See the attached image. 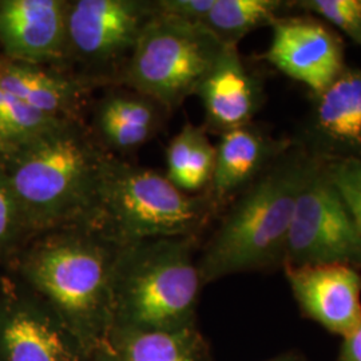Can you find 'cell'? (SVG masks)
I'll return each instance as SVG.
<instances>
[{"instance_id":"1","label":"cell","mask_w":361,"mask_h":361,"mask_svg":"<svg viewBox=\"0 0 361 361\" xmlns=\"http://www.w3.org/2000/svg\"><path fill=\"white\" fill-rule=\"evenodd\" d=\"M118 246L87 225L31 238L15 256L16 277L43 298L92 355L111 329V279Z\"/></svg>"},{"instance_id":"2","label":"cell","mask_w":361,"mask_h":361,"mask_svg":"<svg viewBox=\"0 0 361 361\" xmlns=\"http://www.w3.org/2000/svg\"><path fill=\"white\" fill-rule=\"evenodd\" d=\"M110 153L78 119H66L0 158L31 238L86 225Z\"/></svg>"},{"instance_id":"3","label":"cell","mask_w":361,"mask_h":361,"mask_svg":"<svg viewBox=\"0 0 361 361\" xmlns=\"http://www.w3.org/2000/svg\"><path fill=\"white\" fill-rule=\"evenodd\" d=\"M195 250V237L118 246L111 279V329L173 332L198 326L204 284Z\"/></svg>"},{"instance_id":"4","label":"cell","mask_w":361,"mask_h":361,"mask_svg":"<svg viewBox=\"0 0 361 361\" xmlns=\"http://www.w3.org/2000/svg\"><path fill=\"white\" fill-rule=\"evenodd\" d=\"M319 166L295 155L246 189L197 258L202 284L283 264L297 197Z\"/></svg>"},{"instance_id":"5","label":"cell","mask_w":361,"mask_h":361,"mask_svg":"<svg viewBox=\"0 0 361 361\" xmlns=\"http://www.w3.org/2000/svg\"><path fill=\"white\" fill-rule=\"evenodd\" d=\"M216 207L180 190L165 173L109 154L87 226L116 246L195 237Z\"/></svg>"},{"instance_id":"6","label":"cell","mask_w":361,"mask_h":361,"mask_svg":"<svg viewBox=\"0 0 361 361\" xmlns=\"http://www.w3.org/2000/svg\"><path fill=\"white\" fill-rule=\"evenodd\" d=\"M224 49L201 23L153 13L118 80L171 111L195 95Z\"/></svg>"},{"instance_id":"7","label":"cell","mask_w":361,"mask_h":361,"mask_svg":"<svg viewBox=\"0 0 361 361\" xmlns=\"http://www.w3.org/2000/svg\"><path fill=\"white\" fill-rule=\"evenodd\" d=\"M153 13L152 0H67L66 63L90 83L118 79Z\"/></svg>"},{"instance_id":"8","label":"cell","mask_w":361,"mask_h":361,"mask_svg":"<svg viewBox=\"0 0 361 361\" xmlns=\"http://www.w3.org/2000/svg\"><path fill=\"white\" fill-rule=\"evenodd\" d=\"M283 264L361 267V232L322 166L297 197Z\"/></svg>"},{"instance_id":"9","label":"cell","mask_w":361,"mask_h":361,"mask_svg":"<svg viewBox=\"0 0 361 361\" xmlns=\"http://www.w3.org/2000/svg\"><path fill=\"white\" fill-rule=\"evenodd\" d=\"M0 361H90V355L43 298L18 277H3Z\"/></svg>"},{"instance_id":"10","label":"cell","mask_w":361,"mask_h":361,"mask_svg":"<svg viewBox=\"0 0 361 361\" xmlns=\"http://www.w3.org/2000/svg\"><path fill=\"white\" fill-rule=\"evenodd\" d=\"M267 61L316 95L326 90L344 68L341 42L312 18H277L271 23Z\"/></svg>"},{"instance_id":"11","label":"cell","mask_w":361,"mask_h":361,"mask_svg":"<svg viewBox=\"0 0 361 361\" xmlns=\"http://www.w3.org/2000/svg\"><path fill=\"white\" fill-rule=\"evenodd\" d=\"M285 274L304 314L343 338L361 325V276L343 264L284 265Z\"/></svg>"},{"instance_id":"12","label":"cell","mask_w":361,"mask_h":361,"mask_svg":"<svg viewBox=\"0 0 361 361\" xmlns=\"http://www.w3.org/2000/svg\"><path fill=\"white\" fill-rule=\"evenodd\" d=\"M67 0H0V46L7 61L66 63Z\"/></svg>"},{"instance_id":"13","label":"cell","mask_w":361,"mask_h":361,"mask_svg":"<svg viewBox=\"0 0 361 361\" xmlns=\"http://www.w3.org/2000/svg\"><path fill=\"white\" fill-rule=\"evenodd\" d=\"M195 95L204 106L207 126L219 134L250 125L261 104L257 80L237 46H225Z\"/></svg>"},{"instance_id":"14","label":"cell","mask_w":361,"mask_h":361,"mask_svg":"<svg viewBox=\"0 0 361 361\" xmlns=\"http://www.w3.org/2000/svg\"><path fill=\"white\" fill-rule=\"evenodd\" d=\"M89 80L51 66L0 59V89L43 114L78 119Z\"/></svg>"},{"instance_id":"15","label":"cell","mask_w":361,"mask_h":361,"mask_svg":"<svg viewBox=\"0 0 361 361\" xmlns=\"http://www.w3.org/2000/svg\"><path fill=\"white\" fill-rule=\"evenodd\" d=\"M166 113L165 107L137 91H111L95 107L94 138L107 153L135 150L157 137Z\"/></svg>"},{"instance_id":"16","label":"cell","mask_w":361,"mask_h":361,"mask_svg":"<svg viewBox=\"0 0 361 361\" xmlns=\"http://www.w3.org/2000/svg\"><path fill=\"white\" fill-rule=\"evenodd\" d=\"M90 361H213L198 326L173 332L111 329Z\"/></svg>"},{"instance_id":"17","label":"cell","mask_w":361,"mask_h":361,"mask_svg":"<svg viewBox=\"0 0 361 361\" xmlns=\"http://www.w3.org/2000/svg\"><path fill=\"white\" fill-rule=\"evenodd\" d=\"M273 154V143L252 125L221 134L207 197L217 207L257 177Z\"/></svg>"},{"instance_id":"18","label":"cell","mask_w":361,"mask_h":361,"mask_svg":"<svg viewBox=\"0 0 361 361\" xmlns=\"http://www.w3.org/2000/svg\"><path fill=\"white\" fill-rule=\"evenodd\" d=\"M317 98L319 131L334 142L361 150V70H344Z\"/></svg>"},{"instance_id":"19","label":"cell","mask_w":361,"mask_h":361,"mask_svg":"<svg viewBox=\"0 0 361 361\" xmlns=\"http://www.w3.org/2000/svg\"><path fill=\"white\" fill-rule=\"evenodd\" d=\"M281 8L279 0H214L202 26L225 46H237L256 28L271 26Z\"/></svg>"},{"instance_id":"20","label":"cell","mask_w":361,"mask_h":361,"mask_svg":"<svg viewBox=\"0 0 361 361\" xmlns=\"http://www.w3.org/2000/svg\"><path fill=\"white\" fill-rule=\"evenodd\" d=\"M63 121L43 114L0 89V158L23 147Z\"/></svg>"},{"instance_id":"21","label":"cell","mask_w":361,"mask_h":361,"mask_svg":"<svg viewBox=\"0 0 361 361\" xmlns=\"http://www.w3.org/2000/svg\"><path fill=\"white\" fill-rule=\"evenodd\" d=\"M30 240L23 214L0 162V262L15 257Z\"/></svg>"},{"instance_id":"22","label":"cell","mask_w":361,"mask_h":361,"mask_svg":"<svg viewBox=\"0 0 361 361\" xmlns=\"http://www.w3.org/2000/svg\"><path fill=\"white\" fill-rule=\"evenodd\" d=\"M300 6L328 20L361 47V0H305Z\"/></svg>"},{"instance_id":"23","label":"cell","mask_w":361,"mask_h":361,"mask_svg":"<svg viewBox=\"0 0 361 361\" xmlns=\"http://www.w3.org/2000/svg\"><path fill=\"white\" fill-rule=\"evenodd\" d=\"M325 170L361 232V158H345Z\"/></svg>"},{"instance_id":"24","label":"cell","mask_w":361,"mask_h":361,"mask_svg":"<svg viewBox=\"0 0 361 361\" xmlns=\"http://www.w3.org/2000/svg\"><path fill=\"white\" fill-rule=\"evenodd\" d=\"M213 4L214 0H152L154 13L201 25Z\"/></svg>"},{"instance_id":"25","label":"cell","mask_w":361,"mask_h":361,"mask_svg":"<svg viewBox=\"0 0 361 361\" xmlns=\"http://www.w3.org/2000/svg\"><path fill=\"white\" fill-rule=\"evenodd\" d=\"M338 361H361V325L344 338Z\"/></svg>"},{"instance_id":"26","label":"cell","mask_w":361,"mask_h":361,"mask_svg":"<svg viewBox=\"0 0 361 361\" xmlns=\"http://www.w3.org/2000/svg\"><path fill=\"white\" fill-rule=\"evenodd\" d=\"M264 361H307L301 355H298L297 352H285L281 355H277L274 357H271L268 360Z\"/></svg>"}]
</instances>
